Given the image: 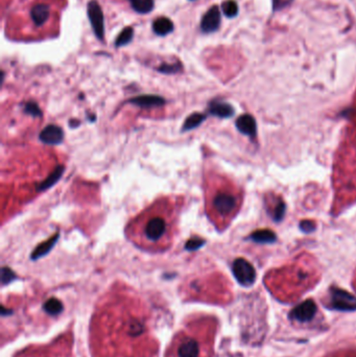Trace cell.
<instances>
[{
  "label": "cell",
  "instance_id": "obj_1",
  "mask_svg": "<svg viewBox=\"0 0 356 357\" xmlns=\"http://www.w3.org/2000/svg\"><path fill=\"white\" fill-rule=\"evenodd\" d=\"M171 231V221L167 214L153 213L142 220L141 235L143 242L150 246H159L167 239Z\"/></svg>",
  "mask_w": 356,
  "mask_h": 357
},
{
  "label": "cell",
  "instance_id": "obj_2",
  "mask_svg": "<svg viewBox=\"0 0 356 357\" xmlns=\"http://www.w3.org/2000/svg\"><path fill=\"white\" fill-rule=\"evenodd\" d=\"M238 206L237 196L227 190L217 191L211 200V207L216 214L227 217L232 214Z\"/></svg>",
  "mask_w": 356,
  "mask_h": 357
},
{
  "label": "cell",
  "instance_id": "obj_3",
  "mask_svg": "<svg viewBox=\"0 0 356 357\" xmlns=\"http://www.w3.org/2000/svg\"><path fill=\"white\" fill-rule=\"evenodd\" d=\"M87 13L91 28L94 32L96 38L100 41L105 39V17L101 4L96 0L89 1L87 6Z\"/></svg>",
  "mask_w": 356,
  "mask_h": 357
},
{
  "label": "cell",
  "instance_id": "obj_4",
  "mask_svg": "<svg viewBox=\"0 0 356 357\" xmlns=\"http://www.w3.org/2000/svg\"><path fill=\"white\" fill-rule=\"evenodd\" d=\"M232 271L236 280L244 286H250L254 283L256 278L254 267L250 262H248L243 258H238L233 262Z\"/></svg>",
  "mask_w": 356,
  "mask_h": 357
},
{
  "label": "cell",
  "instance_id": "obj_5",
  "mask_svg": "<svg viewBox=\"0 0 356 357\" xmlns=\"http://www.w3.org/2000/svg\"><path fill=\"white\" fill-rule=\"evenodd\" d=\"M331 305L336 309H356V298L352 294L339 288L331 289Z\"/></svg>",
  "mask_w": 356,
  "mask_h": 357
},
{
  "label": "cell",
  "instance_id": "obj_6",
  "mask_svg": "<svg viewBox=\"0 0 356 357\" xmlns=\"http://www.w3.org/2000/svg\"><path fill=\"white\" fill-rule=\"evenodd\" d=\"M220 12L217 5L211 6L209 10L205 13L201 20V30L205 34L214 33L219 29L220 25Z\"/></svg>",
  "mask_w": 356,
  "mask_h": 357
},
{
  "label": "cell",
  "instance_id": "obj_7",
  "mask_svg": "<svg viewBox=\"0 0 356 357\" xmlns=\"http://www.w3.org/2000/svg\"><path fill=\"white\" fill-rule=\"evenodd\" d=\"M316 311H317V306L315 304V302L311 300H307L303 303H301L299 306L293 309L291 311L290 317L293 320L298 321V322L304 323L308 322V321H310L315 317Z\"/></svg>",
  "mask_w": 356,
  "mask_h": 357
},
{
  "label": "cell",
  "instance_id": "obj_8",
  "mask_svg": "<svg viewBox=\"0 0 356 357\" xmlns=\"http://www.w3.org/2000/svg\"><path fill=\"white\" fill-rule=\"evenodd\" d=\"M64 139V132L60 127L51 124L40 133V140L45 144L58 145Z\"/></svg>",
  "mask_w": 356,
  "mask_h": 357
},
{
  "label": "cell",
  "instance_id": "obj_9",
  "mask_svg": "<svg viewBox=\"0 0 356 357\" xmlns=\"http://www.w3.org/2000/svg\"><path fill=\"white\" fill-rule=\"evenodd\" d=\"M130 104L140 107V108L149 109V108H158V107H162L166 104V101L163 97L159 95H140L134 98L129 100Z\"/></svg>",
  "mask_w": 356,
  "mask_h": 357
},
{
  "label": "cell",
  "instance_id": "obj_10",
  "mask_svg": "<svg viewBox=\"0 0 356 357\" xmlns=\"http://www.w3.org/2000/svg\"><path fill=\"white\" fill-rule=\"evenodd\" d=\"M236 128L240 133L245 134L251 139L256 138V121L251 115L245 114L238 117L236 120Z\"/></svg>",
  "mask_w": 356,
  "mask_h": 357
},
{
  "label": "cell",
  "instance_id": "obj_11",
  "mask_svg": "<svg viewBox=\"0 0 356 357\" xmlns=\"http://www.w3.org/2000/svg\"><path fill=\"white\" fill-rule=\"evenodd\" d=\"M49 14H50L49 5L44 3L36 4L31 10V17L36 26H41L45 23L48 20Z\"/></svg>",
  "mask_w": 356,
  "mask_h": 357
},
{
  "label": "cell",
  "instance_id": "obj_12",
  "mask_svg": "<svg viewBox=\"0 0 356 357\" xmlns=\"http://www.w3.org/2000/svg\"><path fill=\"white\" fill-rule=\"evenodd\" d=\"M199 343L192 340V338H186L178 348V356L179 357H199Z\"/></svg>",
  "mask_w": 356,
  "mask_h": 357
},
{
  "label": "cell",
  "instance_id": "obj_13",
  "mask_svg": "<svg viewBox=\"0 0 356 357\" xmlns=\"http://www.w3.org/2000/svg\"><path fill=\"white\" fill-rule=\"evenodd\" d=\"M209 113L211 115L217 116L219 118H228L234 113L233 107L228 103L222 102H212L209 106Z\"/></svg>",
  "mask_w": 356,
  "mask_h": 357
},
{
  "label": "cell",
  "instance_id": "obj_14",
  "mask_svg": "<svg viewBox=\"0 0 356 357\" xmlns=\"http://www.w3.org/2000/svg\"><path fill=\"white\" fill-rule=\"evenodd\" d=\"M175 30V25L170 18L160 17L153 22V31L157 36L164 37L170 35Z\"/></svg>",
  "mask_w": 356,
  "mask_h": 357
},
{
  "label": "cell",
  "instance_id": "obj_15",
  "mask_svg": "<svg viewBox=\"0 0 356 357\" xmlns=\"http://www.w3.org/2000/svg\"><path fill=\"white\" fill-rule=\"evenodd\" d=\"M59 236H60V234L57 233L55 236H52L49 239H47L46 242L40 244L37 248L34 250V252L32 253V256H31L32 259L33 260H37V259H39V258L47 255V253L50 252V250L53 248V246H55L56 243L58 242Z\"/></svg>",
  "mask_w": 356,
  "mask_h": 357
},
{
  "label": "cell",
  "instance_id": "obj_16",
  "mask_svg": "<svg viewBox=\"0 0 356 357\" xmlns=\"http://www.w3.org/2000/svg\"><path fill=\"white\" fill-rule=\"evenodd\" d=\"M250 239L257 244H272L276 242L277 237H276V234L273 231L269 229H263L255 231L254 233L251 234Z\"/></svg>",
  "mask_w": 356,
  "mask_h": 357
},
{
  "label": "cell",
  "instance_id": "obj_17",
  "mask_svg": "<svg viewBox=\"0 0 356 357\" xmlns=\"http://www.w3.org/2000/svg\"><path fill=\"white\" fill-rule=\"evenodd\" d=\"M63 173H64V166H62V165L58 166L45 181L38 185L37 189L39 191H43V190H46V189L50 188L52 185H55L60 180V178L62 177V175H63Z\"/></svg>",
  "mask_w": 356,
  "mask_h": 357
},
{
  "label": "cell",
  "instance_id": "obj_18",
  "mask_svg": "<svg viewBox=\"0 0 356 357\" xmlns=\"http://www.w3.org/2000/svg\"><path fill=\"white\" fill-rule=\"evenodd\" d=\"M133 10L138 14H148L154 10V0H129Z\"/></svg>",
  "mask_w": 356,
  "mask_h": 357
},
{
  "label": "cell",
  "instance_id": "obj_19",
  "mask_svg": "<svg viewBox=\"0 0 356 357\" xmlns=\"http://www.w3.org/2000/svg\"><path fill=\"white\" fill-rule=\"evenodd\" d=\"M133 38H134V30H133L131 26H127V28H124L121 31L116 40H115V46L116 47L126 46L132 42Z\"/></svg>",
  "mask_w": 356,
  "mask_h": 357
},
{
  "label": "cell",
  "instance_id": "obj_20",
  "mask_svg": "<svg viewBox=\"0 0 356 357\" xmlns=\"http://www.w3.org/2000/svg\"><path fill=\"white\" fill-rule=\"evenodd\" d=\"M206 119V115L202 113H193L187 117L185 123L183 124V131H189L198 128L200 124Z\"/></svg>",
  "mask_w": 356,
  "mask_h": 357
},
{
  "label": "cell",
  "instance_id": "obj_21",
  "mask_svg": "<svg viewBox=\"0 0 356 357\" xmlns=\"http://www.w3.org/2000/svg\"><path fill=\"white\" fill-rule=\"evenodd\" d=\"M63 304L62 302L56 298L49 299L48 301L45 302L44 304V310H45L48 315L50 316H57L59 314H61L63 311Z\"/></svg>",
  "mask_w": 356,
  "mask_h": 357
},
{
  "label": "cell",
  "instance_id": "obj_22",
  "mask_svg": "<svg viewBox=\"0 0 356 357\" xmlns=\"http://www.w3.org/2000/svg\"><path fill=\"white\" fill-rule=\"evenodd\" d=\"M222 13L228 18H233L238 14V5L234 0H227L221 4Z\"/></svg>",
  "mask_w": 356,
  "mask_h": 357
},
{
  "label": "cell",
  "instance_id": "obj_23",
  "mask_svg": "<svg viewBox=\"0 0 356 357\" xmlns=\"http://www.w3.org/2000/svg\"><path fill=\"white\" fill-rule=\"evenodd\" d=\"M285 208L286 207H285V204H284V202L281 199H278L273 208V211H272V216L276 221H279L283 218L284 214H285Z\"/></svg>",
  "mask_w": 356,
  "mask_h": 357
},
{
  "label": "cell",
  "instance_id": "obj_24",
  "mask_svg": "<svg viewBox=\"0 0 356 357\" xmlns=\"http://www.w3.org/2000/svg\"><path fill=\"white\" fill-rule=\"evenodd\" d=\"M182 70V64L181 63H174V64H163L158 68V71L161 73L165 74H173L177 73Z\"/></svg>",
  "mask_w": 356,
  "mask_h": 357
},
{
  "label": "cell",
  "instance_id": "obj_25",
  "mask_svg": "<svg viewBox=\"0 0 356 357\" xmlns=\"http://www.w3.org/2000/svg\"><path fill=\"white\" fill-rule=\"evenodd\" d=\"M206 243V240L201 237H191L188 242L185 245V249L187 251H195V250L200 249Z\"/></svg>",
  "mask_w": 356,
  "mask_h": 357
},
{
  "label": "cell",
  "instance_id": "obj_26",
  "mask_svg": "<svg viewBox=\"0 0 356 357\" xmlns=\"http://www.w3.org/2000/svg\"><path fill=\"white\" fill-rule=\"evenodd\" d=\"M24 112L26 114L32 115L33 117H41L42 112L39 108V106L36 103H28L24 107Z\"/></svg>",
  "mask_w": 356,
  "mask_h": 357
},
{
  "label": "cell",
  "instance_id": "obj_27",
  "mask_svg": "<svg viewBox=\"0 0 356 357\" xmlns=\"http://www.w3.org/2000/svg\"><path fill=\"white\" fill-rule=\"evenodd\" d=\"M15 279H16V275L11 269H8V267H2L1 269V282L3 285L11 283Z\"/></svg>",
  "mask_w": 356,
  "mask_h": 357
},
{
  "label": "cell",
  "instance_id": "obj_28",
  "mask_svg": "<svg viewBox=\"0 0 356 357\" xmlns=\"http://www.w3.org/2000/svg\"><path fill=\"white\" fill-rule=\"evenodd\" d=\"M142 331H143V326H142L141 323H139L138 321H133V322L130 324V333L131 334H140Z\"/></svg>",
  "mask_w": 356,
  "mask_h": 357
},
{
  "label": "cell",
  "instance_id": "obj_29",
  "mask_svg": "<svg viewBox=\"0 0 356 357\" xmlns=\"http://www.w3.org/2000/svg\"><path fill=\"white\" fill-rule=\"evenodd\" d=\"M292 0H273V7L275 11L282 10L291 3Z\"/></svg>",
  "mask_w": 356,
  "mask_h": 357
},
{
  "label": "cell",
  "instance_id": "obj_30",
  "mask_svg": "<svg viewBox=\"0 0 356 357\" xmlns=\"http://www.w3.org/2000/svg\"><path fill=\"white\" fill-rule=\"evenodd\" d=\"M300 228L302 231L306 232V233H309V232H313L315 230L316 224L311 220H303L300 224Z\"/></svg>",
  "mask_w": 356,
  "mask_h": 357
}]
</instances>
